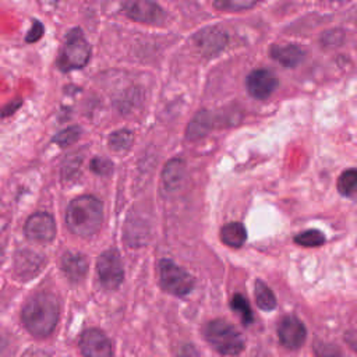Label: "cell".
Masks as SVG:
<instances>
[{
  "instance_id": "27",
  "label": "cell",
  "mask_w": 357,
  "mask_h": 357,
  "mask_svg": "<svg viewBox=\"0 0 357 357\" xmlns=\"http://www.w3.org/2000/svg\"><path fill=\"white\" fill-rule=\"evenodd\" d=\"M91 169L98 174H109L112 172V163L107 159L95 158L91 162Z\"/></svg>"
},
{
  "instance_id": "3",
  "label": "cell",
  "mask_w": 357,
  "mask_h": 357,
  "mask_svg": "<svg viewBox=\"0 0 357 357\" xmlns=\"http://www.w3.org/2000/svg\"><path fill=\"white\" fill-rule=\"evenodd\" d=\"M206 343L222 356H238L245 346L241 332L229 321L218 318L209 321L204 328Z\"/></svg>"
},
{
  "instance_id": "8",
  "label": "cell",
  "mask_w": 357,
  "mask_h": 357,
  "mask_svg": "<svg viewBox=\"0 0 357 357\" xmlns=\"http://www.w3.org/2000/svg\"><path fill=\"white\" fill-rule=\"evenodd\" d=\"M280 344L287 350L300 349L307 337L305 325L294 315H284L276 328Z\"/></svg>"
},
{
  "instance_id": "15",
  "label": "cell",
  "mask_w": 357,
  "mask_h": 357,
  "mask_svg": "<svg viewBox=\"0 0 357 357\" xmlns=\"http://www.w3.org/2000/svg\"><path fill=\"white\" fill-rule=\"evenodd\" d=\"M271 56L284 67H296L304 59V52L297 45L284 43L273 45L271 47Z\"/></svg>"
},
{
  "instance_id": "5",
  "label": "cell",
  "mask_w": 357,
  "mask_h": 357,
  "mask_svg": "<svg viewBox=\"0 0 357 357\" xmlns=\"http://www.w3.org/2000/svg\"><path fill=\"white\" fill-rule=\"evenodd\" d=\"M159 282L165 291L177 297L187 296L194 287L192 276L170 259L159 262Z\"/></svg>"
},
{
  "instance_id": "18",
  "label": "cell",
  "mask_w": 357,
  "mask_h": 357,
  "mask_svg": "<svg viewBox=\"0 0 357 357\" xmlns=\"http://www.w3.org/2000/svg\"><path fill=\"white\" fill-rule=\"evenodd\" d=\"M254 296H255V301L257 305L262 310V311H272L276 307V297L273 294V291L271 290V287H268L262 280L257 279L255 284H254Z\"/></svg>"
},
{
  "instance_id": "9",
  "label": "cell",
  "mask_w": 357,
  "mask_h": 357,
  "mask_svg": "<svg viewBox=\"0 0 357 357\" xmlns=\"http://www.w3.org/2000/svg\"><path fill=\"white\" fill-rule=\"evenodd\" d=\"M121 8L128 18L142 24H158L165 17L159 4L146 0L126 1L121 4Z\"/></svg>"
},
{
  "instance_id": "19",
  "label": "cell",
  "mask_w": 357,
  "mask_h": 357,
  "mask_svg": "<svg viewBox=\"0 0 357 357\" xmlns=\"http://www.w3.org/2000/svg\"><path fill=\"white\" fill-rule=\"evenodd\" d=\"M230 308L234 312H237V315L240 317L244 326H248L254 322V314H252L251 305L243 294H240V293L233 294V297L230 300Z\"/></svg>"
},
{
  "instance_id": "4",
  "label": "cell",
  "mask_w": 357,
  "mask_h": 357,
  "mask_svg": "<svg viewBox=\"0 0 357 357\" xmlns=\"http://www.w3.org/2000/svg\"><path fill=\"white\" fill-rule=\"evenodd\" d=\"M91 57V46L84 38L81 29H71L64 40L63 49L60 52L59 66L63 71L82 68Z\"/></svg>"
},
{
  "instance_id": "20",
  "label": "cell",
  "mask_w": 357,
  "mask_h": 357,
  "mask_svg": "<svg viewBox=\"0 0 357 357\" xmlns=\"http://www.w3.org/2000/svg\"><path fill=\"white\" fill-rule=\"evenodd\" d=\"M211 128V117L206 112H199L194 120L188 124L187 130V137L194 139L205 135V132Z\"/></svg>"
},
{
  "instance_id": "17",
  "label": "cell",
  "mask_w": 357,
  "mask_h": 357,
  "mask_svg": "<svg viewBox=\"0 0 357 357\" xmlns=\"http://www.w3.org/2000/svg\"><path fill=\"white\" fill-rule=\"evenodd\" d=\"M247 238L245 227L238 222H230L220 229V240L233 248H238Z\"/></svg>"
},
{
  "instance_id": "14",
  "label": "cell",
  "mask_w": 357,
  "mask_h": 357,
  "mask_svg": "<svg viewBox=\"0 0 357 357\" xmlns=\"http://www.w3.org/2000/svg\"><path fill=\"white\" fill-rule=\"evenodd\" d=\"M61 269L71 282H79L88 271V262L82 254L67 252L61 259Z\"/></svg>"
},
{
  "instance_id": "29",
  "label": "cell",
  "mask_w": 357,
  "mask_h": 357,
  "mask_svg": "<svg viewBox=\"0 0 357 357\" xmlns=\"http://www.w3.org/2000/svg\"><path fill=\"white\" fill-rule=\"evenodd\" d=\"M344 340L349 344V347H351L354 351H357V329H351V331L346 332Z\"/></svg>"
},
{
  "instance_id": "12",
  "label": "cell",
  "mask_w": 357,
  "mask_h": 357,
  "mask_svg": "<svg viewBox=\"0 0 357 357\" xmlns=\"http://www.w3.org/2000/svg\"><path fill=\"white\" fill-rule=\"evenodd\" d=\"M195 45L201 53L213 56L219 53L227 43V35L225 31L216 26H208L197 32L194 36Z\"/></svg>"
},
{
  "instance_id": "26",
  "label": "cell",
  "mask_w": 357,
  "mask_h": 357,
  "mask_svg": "<svg viewBox=\"0 0 357 357\" xmlns=\"http://www.w3.org/2000/svg\"><path fill=\"white\" fill-rule=\"evenodd\" d=\"M257 3L255 1H243V0H222V1H215L213 6L220 10H229V11H240V10H247L254 7Z\"/></svg>"
},
{
  "instance_id": "13",
  "label": "cell",
  "mask_w": 357,
  "mask_h": 357,
  "mask_svg": "<svg viewBox=\"0 0 357 357\" xmlns=\"http://www.w3.org/2000/svg\"><path fill=\"white\" fill-rule=\"evenodd\" d=\"M185 172V165L181 159H172L169 160L162 172V188L166 192H173L178 190L183 183Z\"/></svg>"
},
{
  "instance_id": "1",
  "label": "cell",
  "mask_w": 357,
  "mask_h": 357,
  "mask_svg": "<svg viewBox=\"0 0 357 357\" xmlns=\"http://www.w3.org/2000/svg\"><path fill=\"white\" fill-rule=\"evenodd\" d=\"M60 315V305L54 294L38 291L31 296L21 310L24 328L35 337H47L56 328Z\"/></svg>"
},
{
  "instance_id": "2",
  "label": "cell",
  "mask_w": 357,
  "mask_h": 357,
  "mask_svg": "<svg viewBox=\"0 0 357 357\" xmlns=\"http://www.w3.org/2000/svg\"><path fill=\"white\" fill-rule=\"evenodd\" d=\"M103 206L93 195L74 198L66 211V223L70 230L81 237L93 236L102 226Z\"/></svg>"
},
{
  "instance_id": "11",
  "label": "cell",
  "mask_w": 357,
  "mask_h": 357,
  "mask_svg": "<svg viewBox=\"0 0 357 357\" xmlns=\"http://www.w3.org/2000/svg\"><path fill=\"white\" fill-rule=\"evenodd\" d=\"M278 85V79L273 73L265 68L254 70L247 77V89L257 99H265L272 95Z\"/></svg>"
},
{
  "instance_id": "25",
  "label": "cell",
  "mask_w": 357,
  "mask_h": 357,
  "mask_svg": "<svg viewBox=\"0 0 357 357\" xmlns=\"http://www.w3.org/2000/svg\"><path fill=\"white\" fill-rule=\"evenodd\" d=\"M315 357H342L340 349L332 343L315 342L312 346Z\"/></svg>"
},
{
  "instance_id": "16",
  "label": "cell",
  "mask_w": 357,
  "mask_h": 357,
  "mask_svg": "<svg viewBox=\"0 0 357 357\" xmlns=\"http://www.w3.org/2000/svg\"><path fill=\"white\" fill-rule=\"evenodd\" d=\"M42 258L40 255L31 252V251H22L18 257H17V262H15V269L20 275V278L22 279H28L32 275H36L42 266Z\"/></svg>"
},
{
  "instance_id": "23",
  "label": "cell",
  "mask_w": 357,
  "mask_h": 357,
  "mask_svg": "<svg viewBox=\"0 0 357 357\" xmlns=\"http://www.w3.org/2000/svg\"><path fill=\"white\" fill-rule=\"evenodd\" d=\"M294 241L303 247H319L325 243V236L315 229H310L298 233L294 237Z\"/></svg>"
},
{
  "instance_id": "24",
  "label": "cell",
  "mask_w": 357,
  "mask_h": 357,
  "mask_svg": "<svg viewBox=\"0 0 357 357\" xmlns=\"http://www.w3.org/2000/svg\"><path fill=\"white\" fill-rule=\"evenodd\" d=\"M81 135V128L77 127V126H71V127H67L64 130H61L60 132H57L53 138V141L56 144H59L60 146H67V145H71L74 144Z\"/></svg>"
},
{
  "instance_id": "10",
  "label": "cell",
  "mask_w": 357,
  "mask_h": 357,
  "mask_svg": "<svg viewBox=\"0 0 357 357\" xmlns=\"http://www.w3.org/2000/svg\"><path fill=\"white\" fill-rule=\"evenodd\" d=\"M25 234L29 240L46 243L56 236V223L52 215L46 212H36L25 223Z\"/></svg>"
},
{
  "instance_id": "21",
  "label": "cell",
  "mask_w": 357,
  "mask_h": 357,
  "mask_svg": "<svg viewBox=\"0 0 357 357\" xmlns=\"http://www.w3.org/2000/svg\"><path fill=\"white\" fill-rule=\"evenodd\" d=\"M337 190L342 195L349 197L357 190V170L349 169L344 170L337 178Z\"/></svg>"
},
{
  "instance_id": "6",
  "label": "cell",
  "mask_w": 357,
  "mask_h": 357,
  "mask_svg": "<svg viewBox=\"0 0 357 357\" xmlns=\"http://www.w3.org/2000/svg\"><path fill=\"white\" fill-rule=\"evenodd\" d=\"M96 273L102 286L109 290H114L121 284L124 279V269L116 250H107L99 255L96 262Z\"/></svg>"
},
{
  "instance_id": "28",
  "label": "cell",
  "mask_w": 357,
  "mask_h": 357,
  "mask_svg": "<svg viewBox=\"0 0 357 357\" xmlns=\"http://www.w3.org/2000/svg\"><path fill=\"white\" fill-rule=\"evenodd\" d=\"M42 35H43V25H42L38 20H35V21L32 22V25H31L28 33H26L25 40L29 42V43H31V42H36V40L40 39Z\"/></svg>"
},
{
  "instance_id": "22",
  "label": "cell",
  "mask_w": 357,
  "mask_h": 357,
  "mask_svg": "<svg viewBox=\"0 0 357 357\" xmlns=\"http://www.w3.org/2000/svg\"><path fill=\"white\" fill-rule=\"evenodd\" d=\"M134 135L130 130H117L113 131L109 137V145L112 149L114 151H126L130 148V145L132 144Z\"/></svg>"
},
{
  "instance_id": "7",
  "label": "cell",
  "mask_w": 357,
  "mask_h": 357,
  "mask_svg": "<svg viewBox=\"0 0 357 357\" xmlns=\"http://www.w3.org/2000/svg\"><path fill=\"white\" fill-rule=\"evenodd\" d=\"M78 347L84 357H113L112 339L99 328L85 329L78 339Z\"/></svg>"
}]
</instances>
